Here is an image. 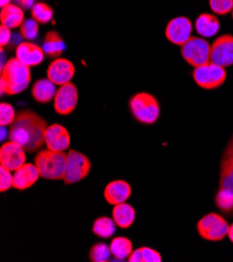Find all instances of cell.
<instances>
[{
    "label": "cell",
    "mask_w": 233,
    "mask_h": 262,
    "mask_svg": "<svg viewBox=\"0 0 233 262\" xmlns=\"http://www.w3.org/2000/svg\"><path fill=\"white\" fill-rule=\"evenodd\" d=\"M48 124L46 120L31 110L16 114L9 130V139L20 144L28 152L40 150L45 144L44 136Z\"/></svg>",
    "instance_id": "6da1fadb"
},
{
    "label": "cell",
    "mask_w": 233,
    "mask_h": 262,
    "mask_svg": "<svg viewBox=\"0 0 233 262\" xmlns=\"http://www.w3.org/2000/svg\"><path fill=\"white\" fill-rule=\"evenodd\" d=\"M0 92L4 96L17 95L29 87L32 80L31 67L24 65L16 57L6 62L0 73Z\"/></svg>",
    "instance_id": "7a4b0ae2"
},
{
    "label": "cell",
    "mask_w": 233,
    "mask_h": 262,
    "mask_svg": "<svg viewBox=\"0 0 233 262\" xmlns=\"http://www.w3.org/2000/svg\"><path fill=\"white\" fill-rule=\"evenodd\" d=\"M66 162L65 151H54L48 148L40 150L35 157V164L40 177L46 180H64Z\"/></svg>",
    "instance_id": "3957f363"
},
{
    "label": "cell",
    "mask_w": 233,
    "mask_h": 262,
    "mask_svg": "<svg viewBox=\"0 0 233 262\" xmlns=\"http://www.w3.org/2000/svg\"><path fill=\"white\" fill-rule=\"evenodd\" d=\"M129 109L133 117L143 124H153L160 116L159 101L147 92H138L132 96L129 100Z\"/></svg>",
    "instance_id": "277c9868"
},
{
    "label": "cell",
    "mask_w": 233,
    "mask_h": 262,
    "mask_svg": "<svg viewBox=\"0 0 233 262\" xmlns=\"http://www.w3.org/2000/svg\"><path fill=\"white\" fill-rule=\"evenodd\" d=\"M216 205L223 212L233 213V163L222 158Z\"/></svg>",
    "instance_id": "5b68a950"
},
{
    "label": "cell",
    "mask_w": 233,
    "mask_h": 262,
    "mask_svg": "<svg viewBox=\"0 0 233 262\" xmlns=\"http://www.w3.org/2000/svg\"><path fill=\"white\" fill-rule=\"evenodd\" d=\"M196 84L206 90H213L224 85L227 78V71L224 67L211 62L196 67L193 72Z\"/></svg>",
    "instance_id": "8992f818"
},
{
    "label": "cell",
    "mask_w": 233,
    "mask_h": 262,
    "mask_svg": "<svg viewBox=\"0 0 233 262\" xmlns=\"http://www.w3.org/2000/svg\"><path fill=\"white\" fill-rule=\"evenodd\" d=\"M197 230L203 239L220 242L228 235L229 225L222 215L211 212L198 222Z\"/></svg>",
    "instance_id": "52a82bcc"
},
{
    "label": "cell",
    "mask_w": 233,
    "mask_h": 262,
    "mask_svg": "<svg viewBox=\"0 0 233 262\" xmlns=\"http://www.w3.org/2000/svg\"><path fill=\"white\" fill-rule=\"evenodd\" d=\"M90 170L91 162L86 155L75 149H70L67 152L66 170L63 180L66 185L74 184L86 179Z\"/></svg>",
    "instance_id": "ba28073f"
},
{
    "label": "cell",
    "mask_w": 233,
    "mask_h": 262,
    "mask_svg": "<svg viewBox=\"0 0 233 262\" xmlns=\"http://www.w3.org/2000/svg\"><path fill=\"white\" fill-rule=\"evenodd\" d=\"M211 45L205 39L192 37L184 45L181 46V56L187 64L199 67L210 62Z\"/></svg>",
    "instance_id": "9c48e42d"
},
{
    "label": "cell",
    "mask_w": 233,
    "mask_h": 262,
    "mask_svg": "<svg viewBox=\"0 0 233 262\" xmlns=\"http://www.w3.org/2000/svg\"><path fill=\"white\" fill-rule=\"evenodd\" d=\"M193 23L189 18L179 16L173 18L165 28L166 39L178 46L184 45L193 36Z\"/></svg>",
    "instance_id": "30bf717a"
},
{
    "label": "cell",
    "mask_w": 233,
    "mask_h": 262,
    "mask_svg": "<svg viewBox=\"0 0 233 262\" xmlns=\"http://www.w3.org/2000/svg\"><path fill=\"white\" fill-rule=\"evenodd\" d=\"M79 101V91L73 83H67L60 86L54 98L55 111L60 115H69L75 108Z\"/></svg>",
    "instance_id": "8fae6325"
},
{
    "label": "cell",
    "mask_w": 233,
    "mask_h": 262,
    "mask_svg": "<svg viewBox=\"0 0 233 262\" xmlns=\"http://www.w3.org/2000/svg\"><path fill=\"white\" fill-rule=\"evenodd\" d=\"M210 62L224 68L233 65V36L230 34L218 37L211 44Z\"/></svg>",
    "instance_id": "7c38bea8"
},
{
    "label": "cell",
    "mask_w": 233,
    "mask_h": 262,
    "mask_svg": "<svg viewBox=\"0 0 233 262\" xmlns=\"http://www.w3.org/2000/svg\"><path fill=\"white\" fill-rule=\"evenodd\" d=\"M25 151L27 150L16 142L11 140L5 142L0 148V165L11 171L17 170L27 161Z\"/></svg>",
    "instance_id": "4fadbf2b"
},
{
    "label": "cell",
    "mask_w": 233,
    "mask_h": 262,
    "mask_svg": "<svg viewBox=\"0 0 233 262\" xmlns=\"http://www.w3.org/2000/svg\"><path fill=\"white\" fill-rule=\"evenodd\" d=\"M47 78L58 86L70 83L75 74V67L71 61L58 58L51 62L47 68Z\"/></svg>",
    "instance_id": "5bb4252c"
},
{
    "label": "cell",
    "mask_w": 233,
    "mask_h": 262,
    "mask_svg": "<svg viewBox=\"0 0 233 262\" xmlns=\"http://www.w3.org/2000/svg\"><path fill=\"white\" fill-rule=\"evenodd\" d=\"M45 145L54 151H65L70 145V134L68 129L59 123L47 126L44 136Z\"/></svg>",
    "instance_id": "9a60e30c"
},
{
    "label": "cell",
    "mask_w": 233,
    "mask_h": 262,
    "mask_svg": "<svg viewBox=\"0 0 233 262\" xmlns=\"http://www.w3.org/2000/svg\"><path fill=\"white\" fill-rule=\"evenodd\" d=\"M15 55L20 62L31 68L40 65L45 57L42 47L29 41L19 43L16 47Z\"/></svg>",
    "instance_id": "2e32d148"
},
{
    "label": "cell",
    "mask_w": 233,
    "mask_h": 262,
    "mask_svg": "<svg viewBox=\"0 0 233 262\" xmlns=\"http://www.w3.org/2000/svg\"><path fill=\"white\" fill-rule=\"evenodd\" d=\"M132 194V187L123 180H115L110 182L103 190V198L110 205L124 203Z\"/></svg>",
    "instance_id": "e0dca14e"
},
{
    "label": "cell",
    "mask_w": 233,
    "mask_h": 262,
    "mask_svg": "<svg viewBox=\"0 0 233 262\" xmlns=\"http://www.w3.org/2000/svg\"><path fill=\"white\" fill-rule=\"evenodd\" d=\"M40 172L33 163H25L14 171L13 187L18 190H25L32 187L39 180Z\"/></svg>",
    "instance_id": "ac0fdd59"
},
{
    "label": "cell",
    "mask_w": 233,
    "mask_h": 262,
    "mask_svg": "<svg viewBox=\"0 0 233 262\" xmlns=\"http://www.w3.org/2000/svg\"><path fill=\"white\" fill-rule=\"evenodd\" d=\"M197 33L203 38H211L216 36L221 28L219 18L216 15L203 13L199 15L195 22Z\"/></svg>",
    "instance_id": "d6986e66"
},
{
    "label": "cell",
    "mask_w": 233,
    "mask_h": 262,
    "mask_svg": "<svg viewBox=\"0 0 233 262\" xmlns=\"http://www.w3.org/2000/svg\"><path fill=\"white\" fill-rule=\"evenodd\" d=\"M42 48L47 58L56 60L61 57L66 49V44L58 32L49 31L45 34Z\"/></svg>",
    "instance_id": "ffe728a7"
},
{
    "label": "cell",
    "mask_w": 233,
    "mask_h": 262,
    "mask_svg": "<svg viewBox=\"0 0 233 262\" xmlns=\"http://www.w3.org/2000/svg\"><path fill=\"white\" fill-rule=\"evenodd\" d=\"M32 96L39 103H48L55 98L57 93L56 84L48 78H41L34 83L32 87Z\"/></svg>",
    "instance_id": "44dd1931"
},
{
    "label": "cell",
    "mask_w": 233,
    "mask_h": 262,
    "mask_svg": "<svg viewBox=\"0 0 233 262\" xmlns=\"http://www.w3.org/2000/svg\"><path fill=\"white\" fill-rule=\"evenodd\" d=\"M112 219L117 227L121 229L130 228L136 219L135 209L128 203H121L114 206L112 211Z\"/></svg>",
    "instance_id": "7402d4cb"
},
{
    "label": "cell",
    "mask_w": 233,
    "mask_h": 262,
    "mask_svg": "<svg viewBox=\"0 0 233 262\" xmlns=\"http://www.w3.org/2000/svg\"><path fill=\"white\" fill-rule=\"evenodd\" d=\"M24 12L23 9L15 4H10L5 8H2L0 12V21L2 24L8 26L9 29L20 28L24 22Z\"/></svg>",
    "instance_id": "603a6c76"
},
{
    "label": "cell",
    "mask_w": 233,
    "mask_h": 262,
    "mask_svg": "<svg viewBox=\"0 0 233 262\" xmlns=\"http://www.w3.org/2000/svg\"><path fill=\"white\" fill-rule=\"evenodd\" d=\"M110 250L113 257L117 260H124L130 257L133 252L132 242L122 236H118L112 239L110 243Z\"/></svg>",
    "instance_id": "cb8c5ba5"
},
{
    "label": "cell",
    "mask_w": 233,
    "mask_h": 262,
    "mask_svg": "<svg viewBox=\"0 0 233 262\" xmlns=\"http://www.w3.org/2000/svg\"><path fill=\"white\" fill-rule=\"evenodd\" d=\"M116 224L113 219L108 216H100L96 219L92 226V232L100 238H110L116 232Z\"/></svg>",
    "instance_id": "d4e9b609"
},
{
    "label": "cell",
    "mask_w": 233,
    "mask_h": 262,
    "mask_svg": "<svg viewBox=\"0 0 233 262\" xmlns=\"http://www.w3.org/2000/svg\"><path fill=\"white\" fill-rule=\"evenodd\" d=\"M129 262H161L162 257L156 250L149 247H142L132 252L128 258Z\"/></svg>",
    "instance_id": "484cf974"
},
{
    "label": "cell",
    "mask_w": 233,
    "mask_h": 262,
    "mask_svg": "<svg viewBox=\"0 0 233 262\" xmlns=\"http://www.w3.org/2000/svg\"><path fill=\"white\" fill-rule=\"evenodd\" d=\"M31 15L40 24H47L53 20L54 10L44 3H37L31 9Z\"/></svg>",
    "instance_id": "4316f807"
},
{
    "label": "cell",
    "mask_w": 233,
    "mask_h": 262,
    "mask_svg": "<svg viewBox=\"0 0 233 262\" xmlns=\"http://www.w3.org/2000/svg\"><path fill=\"white\" fill-rule=\"evenodd\" d=\"M111 255L110 246L103 243L93 245L89 251V259L91 262H107L110 260Z\"/></svg>",
    "instance_id": "83f0119b"
},
{
    "label": "cell",
    "mask_w": 233,
    "mask_h": 262,
    "mask_svg": "<svg viewBox=\"0 0 233 262\" xmlns=\"http://www.w3.org/2000/svg\"><path fill=\"white\" fill-rule=\"evenodd\" d=\"M39 33V22L34 18L25 19L20 26V35L23 39L28 41H33L37 38Z\"/></svg>",
    "instance_id": "f1b7e54d"
},
{
    "label": "cell",
    "mask_w": 233,
    "mask_h": 262,
    "mask_svg": "<svg viewBox=\"0 0 233 262\" xmlns=\"http://www.w3.org/2000/svg\"><path fill=\"white\" fill-rule=\"evenodd\" d=\"M16 117L15 109L10 103L2 102L0 104V125L8 126L11 125Z\"/></svg>",
    "instance_id": "f546056e"
},
{
    "label": "cell",
    "mask_w": 233,
    "mask_h": 262,
    "mask_svg": "<svg viewBox=\"0 0 233 262\" xmlns=\"http://www.w3.org/2000/svg\"><path fill=\"white\" fill-rule=\"evenodd\" d=\"M209 7L217 15H228L233 10V0H209Z\"/></svg>",
    "instance_id": "4dcf8cb0"
},
{
    "label": "cell",
    "mask_w": 233,
    "mask_h": 262,
    "mask_svg": "<svg viewBox=\"0 0 233 262\" xmlns=\"http://www.w3.org/2000/svg\"><path fill=\"white\" fill-rule=\"evenodd\" d=\"M14 184V174L11 173V170L7 169L4 166H0V191L6 192Z\"/></svg>",
    "instance_id": "1f68e13d"
},
{
    "label": "cell",
    "mask_w": 233,
    "mask_h": 262,
    "mask_svg": "<svg viewBox=\"0 0 233 262\" xmlns=\"http://www.w3.org/2000/svg\"><path fill=\"white\" fill-rule=\"evenodd\" d=\"M0 45H2V48L7 46L11 40L12 34H11V29H9L8 26L2 24L0 26Z\"/></svg>",
    "instance_id": "d6a6232c"
},
{
    "label": "cell",
    "mask_w": 233,
    "mask_h": 262,
    "mask_svg": "<svg viewBox=\"0 0 233 262\" xmlns=\"http://www.w3.org/2000/svg\"><path fill=\"white\" fill-rule=\"evenodd\" d=\"M222 158L230 161L233 163V136L231 138V140L229 141V143L227 144L224 152H223V157Z\"/></svg>",
    "instance_id": "836d02e7"
},
{
    "label": "cell",
    "mask_w": 233,
    "mask_h": 262,
    "mask_svg": "<svg viewBox=\"0 0 233 262\" xmlns=\"http://www.w3.org/2000/svg\"><path fill=\"white\" fill-rule=\"evenodd\" d=\"M13 2L23 10H31L35 5V0H13Z\"/></svg>",
    "instance_id": "e575fe53"
},
{
    "label": "cell",
    "mask_w": 233,
    "mask_h": 262,
    "mask_svg": "<svg viewBox=\"0 0 233 262\" xmlns=\"http://www.w3.org/2000/svg\"><path fill=\"white\" fill-rule=\"evenodd\" d=\"M227 236L229 237L230 242L233 244V224L229 226V231H228V235Z\"/></svg>",
    "instance_id": "d590c367"
},
{
    "label": "cell",
    "mask_w": 233,
    "mask_h": 262,
    "mask_svg": "<svg viewBox=\"0 0 233 262\" xmlns=\"http://www.w3.org/2000/svg\"><path fill=\"white\" fill-rule=\"evenodd\" d=\"M12 0H0V7L2 8H5L6 6L10 5Z\"/></svg>",
    "instance_id": "8d00e7d4"
},
{
    "label": "cell",
    "mask_w": 233,
    "mask_h": 262,
    "mask_svg": "<svg viewBox=\"0 0 233 262\" xmlns=\"http://www.w3.org/2000/svg\"><path fill=\"white\" fill-rule=\"evenodd\" d=\"M232 19H233V10H232Z\"/></svg>",
    "instance_id": "74e56055"
}]
</instances>
